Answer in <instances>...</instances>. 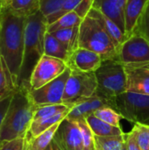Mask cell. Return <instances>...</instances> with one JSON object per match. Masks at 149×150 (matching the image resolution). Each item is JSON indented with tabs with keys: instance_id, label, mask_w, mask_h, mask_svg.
I'll list each match as a JSON object with an SVG mask.
<instances>
[{
	"instance_id": "obj_4",
	"label": "cell",
	"mask_w": 149,
	"mask_h": 150,
	"mask_svg": "<svg viewBox=\"0 0 149 150\" xmlns=\"http://www.w3.org/2000/svg\"><path fill=\"white\" fill-rule=\"evenodd\" d=\"M78 47L86 48L98 54L103 61L116 60L118 47L112 39L93 18L85 17L79 28Z\"/></svg>"
},
{
	"instance_id": "obj_33",
	"label": "cell",
	"mask_w": 149,
	"mask_h": 150,
	"mask_svg": "<svg viewBox=\"0 0 149 150\" xmlns=\"http://www.w3.org/2000/svg\"><path fill=\"white\" fill-rule=\"evenodd\" d=\"M82 2V0H66L65 3L63 4L62 7L61 8V10L56 12L54 15H53L52 17L48 18L47 19V25L55 22L59 18H61V16H63L64 14L69 12V11H75V9L79 5V4Z\"/></svg>"
},
{
	"instance_id": "obj_15",
	"label": "cell",
	"mask_w": 149,
	"mask_h": 150,
	"mask_svg": "<svg viewBox=\"0 0 149 150\" xmlns=\"http://www.w3.org/2000/svg\"><path fill=\"white\" fill-rule=\"evenodd\" d=\"M126 0H96L93 8L100 10L114 21L126 34L124 8Z\"/></svg>"
},
{
	"instance_id": "obj_20",
	"label": "cell",
	"mask_w": 149,
	"mask_h": 150,
	"mask_svg": "<svg viewBox=\"0 0 149 150\" xmlns=\"http://www.w3.org/2000/svg\"><path fill=\"white\" fill-rule=\"evenodd\" d=\"M44 54L61 59L65 62H68L70 56L67 47L52 33L47 32L45 35Z\"/></svg>"
},
{
	"instance_id": "obj_13",
	"label": "cell",
	"mask_w": 149,
	"mask_h": 150,
	"mask_svg": "<svg viewBox=\"0 0 149 150\" xmlns=\"http://www.w3.org/2000/svg\"><path fill=\"white\" fill-rule=\"evenodd\" d=\"M126 91L149 95V62L126 64Z\"/></svg>"
},
{
	"instance_id": "obj_34",
	"label": "cell",
	"mask_w": 149,
	"mask_h": 150,
	"mask_svg": "<svg viewBox=\"0 0 149 150\" xmlns=\"http://www.w3.org/2000/svg\"><path fill=\"white\" fill-rule=\"evenodd\" d=\"M25 137L17 138L11 141H6L0 143V150H24Z\"/></svg>"
},
{
	"instance_id": "obj_35",
	"label": "cell",
	"mask_w": 149,
	"mask_h": 150,
	"mask_svg": "<svg viewBox=\"0 0 149 150\" xmlns=\"http://www.w3.org/2000/svg\"><path fill=\"white\" fill-rule=\"evenodd\" d=\"M95 1L96 0H82V2L75 9L74 11H76V14L83 19L85 17L88 16L90 11L93 8Z\"/></svg>"
},
{
	"instance_id": "obj_32",
	"label": "cell",
	"mask_w": 149,
	"mask_h": 150,
	"mask_svg": "<svg viewBox=\"0 0 149 150\" xmlns=\"http://www.w3.org/2000/svg\"><path fill=\"white\" fill-rule=\"evenodd\" d=\"M65 1L66 0H40V11L47 19L61 10Z\"/></svg>"
},
{
	"instance_id": "obj_17",
	"label": "cell",
	"mask_w": 149,
	"mask_h": 150,
	"mask_svg": "<svg viewBox=\"0 0 149 150\" xmlns=\"http://www.w3.org/2000/svg\"><path fill=\"white\" fill-rule=\"evenodd\" d=\"M148 3L149 0H126L124 8L126 37H129L133 33L138 19Z\"/></svg>"
},
{
	"instance_id": "obj_31",
	"label": "cell",
	"mask_w": 149,
	"mask_h": 150,
	"mask_svg": "<svg viewBox=\"0 0 149 150\" xmlns=\"http://www.w3.org/2000/svg\"><path fill=\"white\" fill-rule=\"evenodd\" d=\"M133 33L140 35L149 41V3L147 4L144 11L138 19Z\"/></svg>"
},
{
	"instance_id": "obj_14",
	"label": "cell",
	"mask_w": 149,
	"mask_h": 150,
	"mask_svg": "<svg viewBox=\"0 0 149 150\" xmlns=\"http://www.w3.org/2000/svg\"><path fill=\"white\" fill-rule=\"evenodd\" d=\"M102 57L90 50L78 47L69 56L67 62L71 69H77L83 72H95L102 64Z\"/></svg>"
},
{
	"instance_id": "obj_18",
	"label": "cell",
	"mask_w": 149,
	"mask_h": 150,
	"mask_svg": "<svg viewBox=\"0 0 149 150\" xmlns=\"http://www.w3.org/2000/svg\"><path fill=\"white\" fill-rule=\"evenodd\" d=\"M60 122V123H61ZM60 123L55 124L44 133L36 137L25 136V149L24 150H45L53 142L54 136L59 127Z\"/></svg>"
},
{
	"instance_id": "obj_25",
	"label": "cell",
	"mask_w": 149,
	"mask_h": 150,
	"mask_svg": "<svg viewBox=\"0 0 149 150\" xmlns=\"http://www.w3.org/2000/svg\"><path fill=\"white\" fill-rule=\"evenodd\" d=\"M83 18H80L76 11H69L61 18H59L55 22L47 25V33H53L57 30L66 29V28H72L76 26H80Z\"/></svg>"
},
{
	"instance_id": "obj_29",
	"label": "cell",
	"mask_w": 149,
	"mask_h": 150,
	"mask_svg": "<svg viewBox=\"0 0 149 150\" xmlns=\"http://www.w3.org/2000/svg\"><path fill=\"white\" fill-rule=\"evenodd\" d=\"M132 132L141 150H149V125L135 123Z\"/></svg>"
},
{
	"instance_id": "obj_30",
	"label": "cell",
	"mask_w": 149,
	"mask_h": 150,
	"mask_svg": "<svg viewBox=\"0 0 149 150\" xmlns=\"http://www.w3.org/2000/svg\"><path fill=\"white\" fill-rule=\"evenodd\" d=\"M83 140V150H96L95 147V135L90 128L85 120H81L77 121Z\"/></svg>"
},
{
	"instance_id": "obj_27",
	"label": "cell",
	"mask_w": 149,
	"mask_h": 150,
	"mask_svg": "<svg viewBox=\"0 0 149 150\" xmlns=\"http://www.w3.org/2000/svg\"><path fill=\"white\" fill-rule=\"evenodd\" d=\"M71 108H72V106L67 105L64 104L40 105V106H37V108H36V111H35L34 116H33V120H40V119H45V118H50V117L55 116L60 113L69 112Z\"/></svg>"
},
{
	"instance_id": "obj_2",
	"label": "cell",
	"mask_w": 149,
	"mask_h": 150,
	"mask_svg": "<svg viewBox=\"0 0 149 150\" xmlns=\"http://www.w3.org/2000/svg\"><path fill=\"white\" fill-rule=\"evenodd\" d=\"M29 91L30 89L20 86L13 93L0 127V143L26 135L37 108Z\"/></svg>"
},
{
	"instance_id": "obj_26",
	"label": "cell",
	"mask_w": 149,
	"mask_h": 150,
	"mask_svg": "<svg viewBox=\"0 0 149 150\" xmlns=\"http://www.w3.org/2000/svg\"><path fill=\"white\" fill-rule=\"evenodd\" d=\"M125 134L118 136L95 135L96 150H121L125 144Z\"/></svg>"
},
{
	"instance_id": "obj_23",
	"label": "cell",
	"mask_w": 149,
	"mask_h": 150,
	"mask_svg": "<svg viewBox=\"0 0 149 150\" xmlns=\"http://www.w3.org/2000/svg\"><path fill=\"white\" fill-rule=\"evenodd\" d=\"M40 0H11L10 11L27 18L40 11Z\"/></svg>"
},
{
	"instance_id": "obj_41",
	"label": "cell",
	"mask_w": 149,
	"mask_h": 150,
	"mask_svg": "<svg viewBox=\"0 0 149 150\" xmlns=\"http://www.w3.org/2000/svg\"><path fill=\"white\" fill-rule=\"evenodd\" d=\"M121 150H127V148H126V141H125V144L123 146V148L121 149Z\"/></svg>"
},
{
	"instance_id": "obj_7",
	"label": "cell",
	"mask_w": 149,
	"mask_h": 150,
	"mask_svg": "<svg viewBox=\"0 0 149 150\" xmlns=\"http://www.w3.org/2000/svg\"><path fill=\"white\" fill-rule=\"evenodd\" d=\"M115 105L130 123L149 125V95L126 91L115 98Z\"/></svg>"
},
{
	"instance_id": "obj_5",
	"label": "cell",
	"mask_w": 149,
	"mask_h": 150,
	"mask_svg": "<svg viewBox=\"0 0 149 150\" xmlns=\"http://www.w3.org/2000/svg\"><path fill=\"white\" fill-rule=\"evenodd\" d=\"M97 88L96 93L110 100L126 91V73L125 65L116 60L103 61L95 71Z\"/></svg>"
},
{
	"instance_id": "obj_22",
	"label": "cell",
	"mask_w": 149,
	"mask_h": 150,
	"mask_svg": "<svg viewBox=\"0 0 149 150\" xmlns=\"http://www.w3.org/2000/svg\"><path fill=\"white\" fill-rule=\"evenodd\" d=\"M79 28L80 26H76L72 28H66L57 30L52 33L56 39H58L68 49L69 54L78 48V38H79Z\"/></svg>"
},
{
	"instance_id": "obj_9",
	"label": "cell",
	"mask_w": 149,
	"mask_h": 150,
	"mask_svg": "<svg viewBox=\"0 0 149 150\" xmlns=\"http://www.w3.org/2000/svg\"><path fill=\"white\" fill-rule=\"evenodd\" d=\"M71 69L68 68L60 76L37 90H30V97L35 105L63 104V95Z\"/></svg>"
},
{
	"instance_id": "obj_38",
	"label": "cell",
	"mask_w": 149,
	"mask_h": 150,
	"mask_svg": "<svg viewBox=\"0 0 149 150\" xmlns=\"http://www.w3.org/2000/svg\"><path fill=\"white\" fill-rule=\"evenodd\" d=\"M11 0H0V13L10 11Z\"/></svg>"
},
{
	"instance_id": "obj_24",
	"label": "cell",
	"mask_w": 149,
	"mask_h": 150,
	"mask_svg": "<svg viewBox=\"0 0 149 150\" xmlns=\"http://www.w3.org/2000/svg\"><path fill=\"white\" fill-rule=\"evenodd\" d=\"M16 90L17 87L13 83L11 75L5 62L0 57V100L12 95Z\"/></svg>"
},
{
	"instance_id": "obj_6",
	"label": "cell",
	"mask_w": 149,
	"mask_h": 150,
	"mask_svg": "<svg viewBox=\"0 0 149 150\" xmlns=\"http://www.w3.org/2000/svg\"><path fill=\"white\" fill-rule=\"evenodd\" d=\"M97 88V82L95 72L71 69L66 83L62 103L73 107L80 100L92 97L96 93Z\"/></svg>"
},
{
	"instance_id": "obj_3",
	"label": "cell",
	"mask_w": 149,
	"mask_h": 150,
	"mask_svg": "<svg viewBox=\"0 0 149 150\" xmlns=\"http://www.w3.org/2000/svg\"><path fill=\"white\" fill-rule=\"evenodd\" d=\"M47 29L46 17L38 11L26 18L25 30V47L23 62L18 77V86L30 89V78L32 73L44 55L45 35Z\"/></svg>"
},
{
	"instance_id": "obj_1",
	"label": "cell",
	"mask_w": 149,
	"mask_h": 150,
	"mask_svg": "<svg viewBox=\"0 0 149 150\" xmlns=\"http://www.w3.org/2000/svg\"><path fill=\"white\" fill-rule=\"evenodd\" d=\"M26 18L8 11L0 13V57L5 62L15 86L23 62Z\"/></svg>"
},
{
	"instance_id": "obj_16",
	"label": "cell",
	"mask_w": 149,
	"mask_h": 150,
	"mask_svg": "<svg viewBox=\"0 0 149 150\" xmlns=\"http://www.w3.org/2000/svg\"><path fill=\"white\" fill-rule=\"evenodd\" d=\"M88 16L96 19L102 25V27L112 39L118 49L126 40L127 37L122 32V30L119 27V25L114 21H112L109 17H107L105 13H103L100 10L92 8L90 11Z\"/></svg>"
},
{
	"instance_id": "obj_8",
	"label": "cell",
	"mask_w": 149,
	"mask_h": 150,
	"mask_svg": "<svg viewBox=\"0 0 149 150\" xmlns=\"http://www.w3.org/2000/svg\"><path fill=\"white\" fill-rule=\"evenodd\" d=\"M68 68L64 61L44 54L36 64L31 78L30 90H37L60 76Z\"/></svg>"
},
{
	"instance_id": "obj_12",
	"label": "cell",
	"mask_w": 149,
	"mask_h": 150,
	"mask_svg": "<svg viewBox=\"0 0 149 150\" xmlns=\"http://www.w3.org/2000/svg\"><path fill=\"white\" fill-rule=\"evenodd\" d=\"M103 107H111L116 110L115 100L107 99L95 93L92 97L82 99L78 103H76L71 108L66 119L77 122L81 120H85L87 116L93 114L97 110Z\"/></svg>"
},
{
	"instance_id": "obj_21",
	"label": "cell",
	"mask_w": 149,
	"mask_h": 150,
	"mask_svg": "<svg viewBox=\"0 0 149 150\" xmlns=\"http://www.w3.org/2000/svg\"><path fill=\"white\" fill-rule=\"evenodd\" d=\"M68 112L60 113L55 116L50 117V118H45V119H40V120H32L30 128L26 134V135L30 137H36L40 135V134L44 133L53 126H54L57 123H60L68 115Z\"/></svg>"
},
{
	"instance_id": "obj_37",
	"label": "cell",
	"mask_w": 149,
	"mask_h": 150,
	"mask_svg": "<svg viewBox=\"0 0 149 150\" xmlns=\"http://www.w3.org/2000/svg\"><path fill=\"white\" fill-rule=\"evenodd\" d=\"M12 95H10V96L4 98V99L0 100V127L2 126V122H3L5 114H6V112L8 110V107H9L10 102L11 100Z\"/></svg>"
},
{
	"instance_id": "obj_19",
	"label": "cell",
	"mask_w": 149,
	"mask_h": 150,
	"mask_svg": "<svg viewBox=\"0 0 149 150\" xmlns=\"http://www.w3.org/2000/svg\"><path fill=\"white\" fill-rule=\"evenodd\" d=\"M85 120L96 136H118L125 134L121 127L112 126L98 119L94 114L87 116Z\"/></svg>"
},
{
	"instance_id": "obj_28",
	"label": "cell",
	"mask_w": 149,
	"mask_h": 150,
	"mask_svg": "<svg viewBox=\"0 0 149 150\" xmlns=\"http://www.w3.org/2000/svg\"><path fill=\"white\" fill-rule=\"evenodd\" d=\"M93 114L96 117H97L98 119L102 120L103 121H105L112 126H114L117 127H121L120 120L123 119V117L115 109H112L111 107H103L101 109L97 110Z\"/></svg>"
},
{
	"instance_id": "obj_40",
	"label": "cell",
	"mask_w": 149,
	"mask_h": 150,
	"mask_svg": "<svg viewBox=\"0 0 149 150\" xmlns=\"http://www.w3.org/2000/svg\"><path fill=\"white\" fill-rule=\"evenodd\" d=\"M45 150H53V147H52V142H51V144H50V145H49V146H48V147H47V149H46Z\"/></svg>"
},
{
	"instance_id": "obj_10",
	"label": "cell",
	"mask_w": 149,
	"mask_h": 150,
	"mask_svg": "<svg viewBox=\"0 0 149 150\" xmlns=\"http://www.w3.org/2000/svg\"><path fill=\"white\" fill-rule=\"evenodd\" d=\"M117 61L124 65L149 62V41L133 33L119 47Z\"/></svg>"
},
{
	"instance_id": "obj_39",
	"label": "cell",
	"mask_w": 149,
	"mask_h": 150,
	"mask_svg": "<svg viewBox=\"0 0 149 150\" xmlns=\"http://www.w3.org/2000/svg\"><path fill=\"white\" fill-rule=\"evenodd\" d=\"M52 147H53V150H61L60 148H59V146L57 145V143L53 140V142H52Z\"/></svg>"
},
{
	"instance_id": "obj_11",
	"label": "cell",
	"mask_w": 149,
	"mask_h": 150,
	"mask_svg": "<svg viewBox=\"0 0 149 150\" xmlns=\"http://www.w3.org/2000/svg\"><path fill=\"white\" fill-rule=\"evenodd\" d=\"M54 141L61 150H83L78 123L66 118L60 123L54 136Z\"/></svg>"
},
{
	"instance_id": "obj_36",
	"label": "cell",
	"mask_w": 149,
	"mask_h": 150,
	"mask_svg": "<svg viewBox=\"0 0 149 150\" xmlns=\"http://www.w3.org/2000/svg\"><path fill=\"white\" fill-rule=\"evenodd\" d=\"M125 141H126L127 150H141L132 131L125 134Z\"/></svg>"
}]
</instances>
